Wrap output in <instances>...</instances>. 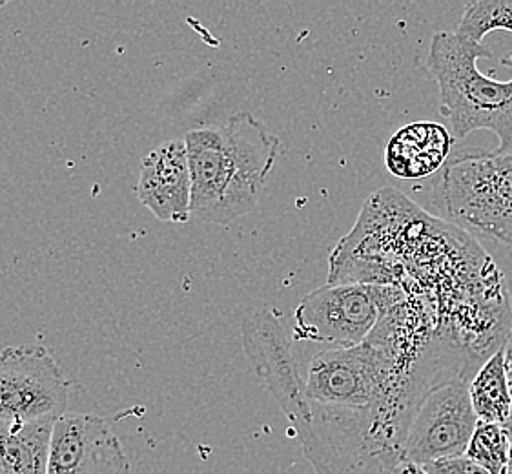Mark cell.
I'll return each instance as SVG.
<instances>
[{"instance_id": "obj_11", "label": "cell", "mask_w": 512, "mask_h": 474, "mask_svg": "<svg viewBox=\"0 0 512 474\" xmlns=\"http://www.w3.org/2000/svg\"><path fill=\"white\" fill-rule=\"evenodd\" d=\"M454 137L443 124H407L385 146V166L398 179H423L449 163Z\"/></svg>"}, {"instance_id": "obj_4", "label": "cell", "mask_w": 512, "mask_h": 474, "mask_svg": "<svg viewBox=\"0 0 512 474\" xmlns=\"http://www.w3.org/2000/svg\"><path fill=\"white\" fill-rule=\"evenodd\" d=\"M434 203L454 225L512 245V154L456 155L443 166Z\"/></svg>"}, {"instance_id": "obj_12", "label": "cell", "mask_w": 512, "mask_h": 474, "mask_svg": "<svg viewBox=\"0 0 512 474\" xmlns=\"http://www.w3.org/2000/svg\"><path fill=\"white\" fill-rule=\"evenodd\" d=\"M55 420L0 422V474H48Z\"/></svg>"}, {"instance_id": "obj_19", "label": "cell", "mask_w": 512, "mask_h": 474, "mask_svg": "<svg viewBox=\"0 0 512 474\" xmlns=\"http://www.w3.org/2000/svg\"><path fill=\"white\" fill-rule=\"evenodd\" d=\"M505 372H507V382H509V391H511L512 400V349L511 351H505Z\"/></svg>"}, {"instance_id": "obj_2", "label": "cell", "mask_w": 512, "mask_h": 474, "mask_svg": "<svg viewBox=\"0 0 512 474\" xmlns=\"http://www.w3.org/2000/svg\"><path fill=\"white\" fill-rule=\"evenodd\" d=\"M192 174V216L230 225L250 214L265 192L281 150L277 135L248 112L225 124L190 130L185 137Z\"/></svg>"}, {"instance_id": "obj_6", "label": "cell", "mask_w": 512, "mask_h": 474, "mask_svg": "<svg viewBox=\"0 0 512 474\" xmlns=\"http://www.w3.org/2000/svg\"><path fill=\"white\" fill-rule=\"evenodd\" d=\"M72 383L42 345L0 352V422L59 420L66 414Z\"/></svg>"}, {"instance_id": "obj_5", "label": "cell", "mask_w": 512, "mask_h": 474, "mask_svg": "<svg viewBox=\"0 0 512 474\" xmlns=\"http://www.w3.org/2000/svg\"><path fill=\"white\" fill-rule=\"evenodd\" d=\"M407 292L398 285L330 283L301 299L294 314V338L350 349L367 341L381 316Z\"/></svg>"}, {"instance_id": "obj_8", "label": "cell", "mask_w": 512, "mask_h": 474, "mask_svg": "<svg viewBox=\"0 0 512 474\" xmlns=\"http://www.w3.org/2000/svg\"><path fill=\"white\" fill-rule=\"evenodd\" d=\"M246 358L296 431L307 418L305 380L297 371L292 338L276 310H257L241 325Z\"/></svg>"}, {"instance_id": "obj_17", "label": "cell", "mask_w": 512, "mask_h": 474, "mask_svg": "<svg viewBox=\"0 0 512 474\" xmlns=\"http://www.w3.org/2000/svg\"><path fill=\"white\" fill-rule=\"evenodd\" d=\"M394 474H427L423 469H421L420 465L409 464V462H403V464L396 469V473Z\"/></svg>"}, {"instance_id": "obj_1", "label": "cell", "mask_w": 512, "mask_h": 474, "mask_svg": "<svg viewBox=\"0 0 512 474\" xmlns=\"http://www.w3.org/2000/svg\"><path fill=\"white\" fill-rule=\"evenodd\" d=\"M432 330L427 309L405 298L361 345L310 361L307 418L294 434L314 473H396L421 403L482 367L478 356Z\"/></svg>"}, {"instance_id": "obj_10", "label": "cell", "mask_w": 512, "mask_h": 474, "mask_svg": "<svg viewBox=\"0 0 512 474\" xmlns=\"http://www.w3.org/2000/svg\"><path fill=\"white\" fill-rule=\"evenodd\" d=\"M135 194L164 223L192 216V174L185 139H172L143 157Z\"/></svg>"}, {"instance_id": "obj_13", "label": "cell", "mask_w": 512, "mask_h": 474, "mask_svg": "<svg viewBox=\"0 0 512 474\" xmlns=\"http://www.w3.org/2000/svg\"><path fill=\"white\" fill-rule=\"evenodd\" d=\"M469 394L480 422L500 423L511 420L512 400L505 372V347L498 349L472 376Z\"/></svg>"}, {"instance_id": "obj_9", "label": "cell", "mask_w": 512, "mask_h": 474, "mask_svg": "<svg viewBox=\"0 0 512 474\" xmlns=\"http://www.w3.org/2000/svg\"><path fill=\"white\" fill-rule=\"evenodd\" d=\"M48 474H130V460L103 418L66 413L53 425Z\"/></svg>"}, {"instance_id": "obj_14", "label": "cell", "mask_w": 512, "mask_h": 474, "mask_svg": "<svg viewBox=\"0 0 512 474\" xmlns=\"http://www.w3.org/2000/svg\"><path fill=\"white\" fill-rule=\"evenodd\" d=\"M491 31H511L512 0H476L465 6L458 30L461 39L482 44Z\"/></svg>"}, {"instance_id": "obj_3", "label": "cell", "mask_w": 512, "mask_h": 474, "mask_svg": "<svg viewBox=\"0 0 512 474\" xmlns=\"http://www.w3.org/2000/svg\"><path fill=\"white\" fill-rule=\"evenodd\" d=\"M478 59H492L491 50L449 31L432 37L427 66L440 86L441 115L454 139L489 130L500 141L498 152L512 154V77L492 79L478 70ZM502 66L512 70V53L503 57Z\"/></svg>"}, {"instance_id": "obj_16", "label": "cell", "mask_w": 512, "mask_h": 474, "mask_svg": "<svg viewBox=\"0 0 512 474\" xmlns=\"http://www.w3.org/2000/svg\"><path fill=\"white\" fill-rule=\"evenodd\" d=\"M421 469L427 474H491L485 467L472 462L471 458H467V456L445 458V460L421 465Z\"/></svg>"}, {"instance_id": "obj_18", "label": "cell", "mask_w": 512, "mask_h": 474, "mask_svg": "<svg viewBox=\"0 0 512 474\" xmlns=\"http://www.w3.org/2000/svg\"><path fill=\"white\" fill-rule=\"evenodd\" d=\"M503 427H505V431L509 434V445L511 447H509V464L503 469L502 474H512V418L509 422L503 423Z\"/></svg>"}, {"instance_id": "obj_7", "label": "cell", "mask_w": 512, "mask_h": 474, "mask_svg": "<svg viewBox=\"0 0 512 474\" xmlns=\"http://www.w3.org/2000/svg\"><path fill=\"white\" fill-rule=\"evenodd\" d=\"M469 383L471 380L445 383L421 403L414 422L410 423L403 462L421 467L465 456L480 422L472 409Z\"/></svg>"}, {"instance_id": "obj_15", "label": "cell", "mask_w": 512, "mask_h": 474, "mask_svg": "<svg viewBox=\"0 0 512 474\" xmlns=\"http://www.w3.org/2000/svg\"><path fill=\"white\" fill-rule=\"evenodd\" d=\"M509 434L500 423L478 422L465 456L491 474H502L509 464Z\"/></svg>"}]
</instances>
